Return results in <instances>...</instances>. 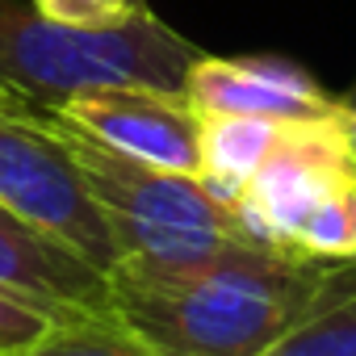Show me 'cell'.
Returning <instances> with one entry per match:
<instances>
[{"instance_id": "obj_1", "label": "cell", "mask_w": 356, "mask_h": 356, "mask_svg": "<svg viewBox=\"0 0 356 356\" xmlns=\"http://www.w3.org/2000/svg\"><path fill=\"white\" fill-rule=\"evenodd\" d=\"M339 260L235 243L176 264H118L113 310L159 356H260L327 289Z\"/></svg>"}, {"instance_id": "obj_2", "label": "cell", "mask_w": 356, "mask_h": 356, "mask_svg": "<svg viewBox=\"0 0 356 356\" xmlns=\"http://www.w3.org/2000/svg\"><path fill=\"white\" fill-rule=\"evenodd\" d=\"M197 59L202 51L151 9L113 30H72L47 22L34 5L0 0V92L42 113L105 84L185 92Z\"/></svg>"}, {"instance_id": "obj_3", "label": "cell", "mask_w": 356, "mask_h": 356, "mask_svg": "<svg viewBox=\"0 0 356 356\" xmlns=\"http://www.w3.org/2000/svg\"><path fill=\"white\" fill-rule=\"evenodd\" d=\"M59 126L109 218L118 264H176L235 243H252L235 210L214 197L202 176L130 159L59 113Z\"/></svg>"}, {"instance_id": "obj_4", "label": "cell", "mask_w": 356, "mask_h": 356, "mask_svg": "<svg viewBox=\"0 0 356 356\" xmlns=\"http://www.w3.org/2000/svg\"><path fill=\"white\" fill-rule=\"evenodd\" d=\"M0 202L72 243L97 268H118L109 218L59 126V109L42 113L0 92Z\"/></svg>"}, {"instance_id": "obj_5", "label": "cell", "mask_w": 356, "mask_h": 356, "mask_svg": "<svg viewBox=\"0 0 356 356\" xmlns=\"http://www.w3.org/2000/svg\"><path fill=\"white\" fill-rule=\"evenodd\" d=\"M356 176L348 109L323 122H293L281 130L268 159L235 197V218L252 243L298 252L302 222Z\"/></svg>"}, {"instance_id": "obj_6", "label": "cell", "mask_w": 356, "mask_h": 356, "mask_svg": "<svg viewBox=\"0 0 356 356\" xmlns=\"http://www.w3.org/2000/svg\"><path fill=\"white\" fill-rule=\"evenodd\" d=\"M59 113L80 130H88L97 143L130 159L202 176L206 113L185 92H168L151 84H105L76 92Z\"/></svg>"}, {"instance_id": "obj_7", "label": "cell", "mask_w": 356, "mask_h": 356, "mask_svg": "<svg viewBox=\"0 0 356 356\" xmlns=\"http://www.w3.org/2000/svg\"><path fill=\"white\" fill-rule=\"evenodd\" d=\"M185 97L206 118H268L293 126V122H323L343 113V101H335L306 72L281 59L202 55L185 80Z\"/></svg>"}, {"instance_id": "obj_8", "label": "cell", "mask_w": 356, "mask_h": 356, "mask_svg": "<svg viewBox=\"0 0 356 356\" xmlns=\"http://www.w3.org/2000/svg\"><path fill=\"white\" fill-rule=\"evenodd\" d=\"M0 285L55 310H113L109 273L0 202Z\"/></svg>"}, {"instance_id": "obj_9", "label": "cell", "mask_w": 356, "mask_h": 356, "mask_svg": "<svg viewBox=\"0 0 356 356\" xmlns=\"http://www.w3.org/2000/svg\"><path fill=\"white\" fill-rule=\"evenodd\" d=\"M285 122L268 118H206V159H202V185L235 206V197L248 189L256 168L277 147Z\"/></svg>"}, {"instance_id": "obj_10", "label": "cell", "mask_w": 356, "mask_h": 356, "mask_svg": "<svg viewBox=\"0 0 356 356\" xmlns=\"http://www.w3.org/2000/svg\"><path fill=\"white\" fill-rule=\"evenodd\" d=\"M260 356H356V260H339L318 302Z\"/></svg>"}, {"instance_id": "obj_11", "label": "cell", "mask_w": 356, "mask_h": 356, "mask_svg": "<svg viewBox=\"0 0 356 356\" xmlns=\"http://www.w3.org/2000/svg\"><path fill=\"white\" fill-rule=\"evenodd\" d=\"M17 356H159L118 310H72L59 314Z\"/></svg>"}, {"instance_id": "obj_12", "label": "cell", "mask_w": 356, "mask_h": 356, "mask_svg": "<svg viewBox=\"0 0 356 356\" xmlns=\"http://www.w3.org/2000/svg\"><path fill=\"white\" fill-rule=\"evenodd\" d=\"M298 252L318 260H356V176L302 222Z\"/></svg>"}, {"instance_id": "obj_13", "label": "cell", "mask_w": 356, "mask_h": 356, "mask_svg": "<svg viewBox=\"0 0 356 356\" xmlns=\"http://www.w3.org/2000/svg\"><path fill=\"white\" fill-rule=\"evenodd\" d=\"M30 5L47 22L72 30H113L147 13V0H30Z\"/></svg>"}, {"instance_id": "obj_14", "label": "cell", "mask_w": 356, "mask_h": 356, "mask_svg": "<svg viewBox=\"0 0 356 356\" xmlns=\"http://www.w3.org/2000/svg\"><path fill=\"white\" fill-rule=\"evenodd\" d=\"M59 314H72V310H55V306H42L34 298H22L13 289L0 285V356H17L26 343H34Z\"/></svg>"}, {"instance_id": "obj_15", "label": "cell", "mask_w": 356, "mask_h": 356, "mask_svg": "<svg viewBox=\"0 0 356 356\" xmlns=\"http://www.w3.org/2000/svg\"><path fill=\"white\" fill-rule=\"evenodd\" d=\"M343 109H348V130H352V151H356V84H352V92L343 97Z\"/></svg>"}]
</instances>
